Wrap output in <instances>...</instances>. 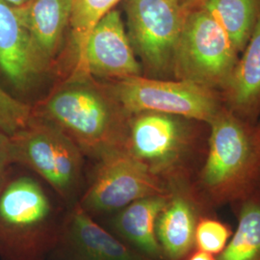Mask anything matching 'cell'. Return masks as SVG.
Listing matches in <instances>:
<instances>
[{
	"label": "cell",
	"mask_w": 260,
	"mask_h": 260,
	"mask_svg": "<svg viewBox=\"0 0 260 260\" xmlns=\"http://www.w3.org/2000/svg\"><path fill=\"white\" fill-rule=\"evenodd\" d=\"M231 235V230L226 224L204 218L196 225L195 243L199 251L218 254L225 248Z\"/></svg>",
	"instance_id": "cell-21"
},
{
	"label": "cell",
	"mask_w": 260,
	"mask_h": 260,
	"mask_svg": "<svg viewBox=\"0 0 260 260\" xmlns=\"http://www.w3.org/2000/svg\"><path fill=\"white\" fill-rule=\"evenodd\" d=\"M170 195L158 194L134 201L121 209L114 220L116 231L150 258H162L163 251L156 236L158 216Z\"/></svg>",
	"instance_id": "cell-15"
},
{
	"label": "cell",
	"mask_w": 260,
	"mask_h": 260,
	"mask_svg": "<svg viewBox=\"0 0 260 260\" xmlns=\"http://www.w3.org/2000/svg\"><path fill=\"white\" fill-rule=\"evenodd\" d=\"M11 137L14 161L35 171L63 197H69L81 173L80 148L50 121H34Z\"/></svg>",
	"instance_id": "cell-7"
},
{
	"label": "cell",
	"mask_w": 260,
	"mask_h": 260,
	"mask_svg": "<svg viewBox=\"0 0 260 260\" xmlns=\"http://www.w3.org/2000/svg\"><path fill=\"white\" fill-rule=\"evenodd\" d=\"M188 119L157 112L130 115L126 149L156 176L177 167L191 146Z\"/></svg>",
	"instance_id": "cell-9"
},
{
	"label": "cell",
	"mask_w": 260,
	"mask_h": 260,
	"mask_svg": "<svg viewBox=\"0 0 260 260\" xmlns=\"http://www.w3.org/2000/svg\"><path fill=\"white\" fill-rule=\"evenodd\" d=\"M13 163H15V161L11 137L0 129V190L7 182L8 170Z\"/></svg>",
	"instance_id": "cell-22"
},
{
	"label": "cell",
	"mask_w": 260,
	"mask_h": 260,
	"mask_svg": "<svg viewBox=\"0 0 260 260\" xmlns=\"http://www.w3.org/2000/svg\"><path fill=\"white\" fill-rule=\"evenodd\" d=\"M66 240L81 260H155L125 246L76 205L66 224Z\"/></svg>",
	"instance_id": "cell-14"
},
{
	"label": "cell",
	"mask_w": 260,
	"mask_h": 260,
	"mask_svg": "<svg viewBox=\"0 0 260 260\" xmlns=\"http://www.w3.org/2000/svg\"><path fill=\"white\" fill-rule=\"evenodd\" d=\"M6 2L10 3L11 5L13 6H16V7H21V6H24L26 5L27 3H29L31 0H5Z\"/></svg>",
	"instance_id": "cell-25"
},
{
	"label": "cell",
	"mask_w": 260,
	"mask_h": 260,
	"mask_svg": "<svg viewBox=\"0 0 260 260\" xmlns=\"http://www.w3.org/2000/svg\"><path fill=\"white\" fill-rule=\"evenodd\" d=\"M223 28L203 7L186 17L174 58L173 75L221 93L239 59Z\"/></svg>",
	"instance_id": "cell-4"
},
{
	"label": "cell",
	"mask_w": 260,
	"mask_h": 260,
	"mask_svg": "<svg viewBox=\"0 0 260 260\" xmlns=\"http://www.w3.org/2000/svg\"><path fill=\"white\" fill-rule=\"evenodd\" d=\"M0 71L21 91L45 73L20 10L5 0H0Z\"/></svg>",
	"instance_id": "cell-11"
},
{
	"label": "cell",
	"mask_w": 260,
	"mask_h": 260,
	"mask_svg": "<svg viewBox=\"0 0 260 260\" xmlns=\"http://www.w3.org/2000/svg\"><path fill=\"white\" fill-rule=\"evenodd\" d=\"M205 1L206 0H181L183 5L185 6L186 9L188 10L189 12L201 7Z\"/></svg>",
	"instance_id": "cell-23"
},
{
	"label": "cell",
	"mask_w": 260,
	"mask_h": 260,
	"mask_svg": "<svg viewBox=\"0 0 260 260\" xmlns=\"http://www.w3.org/2000/svg\"><path fill=\"white\" fill-rule=\"evenodd\" d=\"M223 28L241 54L260 15V0H206L201 6Z\"/></svg>",
	"instance_id": "cell-17"
},
{
	"label": "cell",
	"mask_w": 260,
	"mask_h": 260,
	"mask_svg": "<svg viewBox=\"0 0 260 260\" xmlns=\"http://www.w3.org/2000/svg\"><path fill=\"white\" fill-rule=\"evenodd\" d=\"M101 160L80 204L87 212L119 210L142 198L167 194L157 176L127 149L112 150Z\"/></svg>",
	"instance_id": "cell-8"
},
{
	"label": "cell",
	"mask_w": 260,
	"mask_h": 260,
	"mask_svg": "<svg viewBox=\"0 0 260 260\" xmlns=\"http://www.w3.org/2000/svg\"><path fill=\"white\" fill-rule=\"evenodd\" d=\"M189 260H216L213 257V254L205 252V251H198L194 253Z\"/></svg>",
	"instance_id": "cell-24"
},
{
	"label": "cell",
	"mask_w": 260,
	"mask_h": 260,
	"mask_svg": "<svg viewBox=\"0 0 260 260\" xmlns=\"http://www.w3.org/2000/svg\"><path fill=\"white\" fill-rule=\"evenodd\" d=\"M121 15L111 10L91 31L75 74L121 80L142 75Z\"/></svg>",
	"instance_id": "cell-10"
},
{
	"label": "cell",
	"mask_w": 260,
	"mask_h": 260,
	"mask_svg": "<svg viewBox=\"0 0 260 260\" xmlns=\"http://www.w3.org/2000/svg\"><path fill=\"white\" fill-rule=\"evenodd\" d=\"M241 54L220 94L224 107L253 123L260 114V15Z\"/></svg>",
	"instance_id": "cell-13"
},
{
	"label": "cell",
	"mask_w": 260,
	"mask_h": 260,
	"mask_svg": "<svg viewBox=\"0 0 260 260\" xmlns=\"http://www.w3.org/2000/svg\"><path fill=\"white\" fill-rule=\"evenodd\" d=\"M200 188L212 205L244 198L260 176V127L223 106L209 123Z\"/></svg>",
	"instance_id": "cell-2"
},
{
	"label": "cell",
	"mask_w": 260,
	"mask_h": 260,
	"mask_svg": "<svg viewBox=\"0 0 260 260\" xmlns=\"http://www.w3.org/2000/svg\"><path fill=\"white\" fill-rule=\"evenodd\" d=\"M127 35L148 77H174L177 43L189 11L181 0H125Z\"/></svg>",
	"instance_id": "cell-5"
},
{
	"label": "cell",
	"mask_w": 260,
	"mask_h": 260,
	"mask_svg": "<svg viewBox=\"0 0 260 260\" xmlns=\"http://www.w3.org/2000/svg\"><path fill=\"white\" fill-rule=\"evenodd\" d=\"M121 0H72L70 27L76 62L95 24Z\"/></svg>",
	"instance_id": "cell-19"
},
{
	"label": "cell",
	"mask_w": 260,
	"mask_h": 260,
	"mask_svg": "<svg viewBox=\"0 0 260 260\" xmlns=\"http://www.w3.org/2000/svg\"><path fill=\"white\" fill-rule=\"evenodd\" d=\"M32 117L30 105L15 99L0 87V129L13 136L24 128Z\"/></svg>",
	"instance_id": "cell-20"
},
{
	"label": "cell",
	"mask_w": 260,
	"mask_h": 260,
	"mask_svg": "<svg viewBox=\"0 0 260 260\" xmlns=\"http://www.w3.org/2000/svg\"><path fill=\"white\" fill-rule=\"evenodd\" d=\"M54 212L32 177L6 182L0 190V257L41 260L54 239Z\"/></svg>",
	"instance_id": "cell-3"
},
{
	"label": "cell",
	"mask_w": 260,
	"mask_h": 260,
	"mask_svg": "<svg viewBox=\"0 0 260 260\" xmlns=\"http://www.w3.org/2000/svg\"><path fill=\"white\" fill-rule=\"evenodd\" d=\"M43 71L54 62L70 25L72 0H31L19 7Z\"/></svg>",
	"instance_id": "cell-12"
},
{
	"label": "cell",
	"mask_w": 260,
	"mask_h": 260,
	"mask_svg": "<svg viewBox=\"0 0 260 260\" xmlns=\"http://www.w3.org/2000/svg\"><path fill=\"white\" fill-rule=\"evenodd\" d=\"M216 260H260V202L242 207L237 231Z\"/></svg>",
	"instance_id": "cell-18"
},
{
	"label": "cell",
	"mask_w": 260,
	"mask_h": 260,
	"mask_svg": "<svg viewBox=\"0 0 260 260\" xmlns=\"http://www.w3.org/2000/svg\"><path fill=\"white\" fill-rule=\"evenodd\" d=\"M108 88L128 115L157 112L209 123L223 106L219 92L184 80L139 75Z\"/></svg>",
	"instance_id": "cell-6"
},
{
	"label": "cell",
	"mask_w": 260,
	"mask_h": 260,
	"mask_svg": "<svg viewBox=\"0 0 260 260\" xmlns=\"http://www.w3.org/2000/svg\"><path fill=\"white\" fill-rule=\"evenodd\" d=\"M41 115L54 123L80 148L102 157L126 149L128 115L108 86L94 83L90 75L75 74L42 105Z\"/></svg>",
	"instance_id": "cell-1"
},
{
	"label": "cell",
	"mask_w": 260,
	"mask_h": 260,
	"mask_svg": "<svg viewBox=\"0 0 260 260\" xmlns=\"http://www.w3.org/2000/svg\"><path fill=\"white\" fill-rule=\"evenodd\" d=\"M196 225L191 200L181 194L170 195L155 228L158 242L167 258L179 260L185 256L195 243Z\"/></svg>",
	"instance_id": "cell-16"
}]
</instances>
